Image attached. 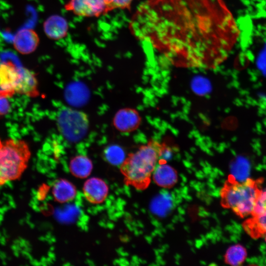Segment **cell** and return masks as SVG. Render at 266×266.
Segmentation results:
<instances>
[{"instance_id": "obj_22", "label": "cell", "mask_w": 266, "mask_h": 266, "mask_svg": "<svg viewBox=\"0 0 266 266\" xmlns=\"http://www.w3.org/2000/svg\"><path fill=\"white\" fill-rule=\"evenodd\" d=\"M1 145H2V143L1 142V141H0V146H1Z\"/></svg>"}, {"instance_id": "obj_14", "label": "cell", "mask_w": 266, "mask_h": 266, "mask_svg": "<svg viewBox=\"0 0 266 266\" xmlns=\"http://www.w3.org/2000/svg\"><path fill=\"white\" fill-rule=\"evenodd\" d=\"M43 27L46 36L51 39H60L67 34V22L60 15H53L47 18L43 24Z\"/></svg>"}, {"instance_id": "obj_13", "label": "cell", "mask_w": 266, "mask_h": 266, "mask_svg": "<svg viewBox=\"0 0 266 266\" xmlns=\"http://www.w3.org/2000/svg\"><path fill=\"white\" fill-rule=\"evenodd\" d=\"M154 182L159 186L170 188L177 182V173L170 166L162 160L157 165L152 176Z\"/></svg>"}, {"instance_id": "obj_18", "label": "cell", "mask_w": 266, "mask_h": 266, "mask_svg": "<svg viewBox=\"0 0 266 266\" xmlns=\"http://www.w3.org/2000/svg\"><path fill=\"white\" fill-rule=\"evenodd\" d=\"M247 256L245 248L240 244L230 246L224 256L225 262L231 266H239L244 262Z\"/></svg>"}, {"instance_id": "obj_11", "label": "cell", "mask_w": 266, "mask_h": 266, "mask_svg": "<svg viewBox=\"0 0 266 266\" xmlns=\"http://www.w3.org/2000/svg\"><path fill=\"white\" fill-rule=\"evenodd\" d=\"M38 80L35 74L25 67H19L15 93L30 97H36L39 95Z\"/></svg>"}, {"instance_id": "obj_15", "label": "cell", "mask_w": 266, "mask_h": 266, "mask_svg": "<svg viewBox=\"0 0 266 266\" xmlns=\"http://www.w3.org/2000/svg\"><path fill=\"white\" fill-rule=\"evenodd\" d=\"M65 96L69 103L78 106L87 102L89 97V93L84 85L79 82H74L67 86Z\"/></svg>"}, {"instance_id": "obj_17", "label": "cell", "mask_w": 266, "mask_h": 266, "mask_svg": "<svg viewBox=\"0 0 266 266\" xmlns=\"http://www.w3.org/2000/svg\"><path fill=\"white\" fill-rule=\"evenodd\" d=\"M93 168L91 160L87 156L78 155L73 157L69 163L71 173L79 178H86L91 173Z\"/></svg>"}, {"instance_id": "obj_1", "label": "cell", "mask_w": 266, "mask_h": 266, "mask_svg": "<svg viewBox=\"0 0 266 266\" xmlns=\"http://www.w3.org/2000/svg\"><path fill=\"white\" fill-rule=\"evenodd\" d=\"M129 26L138 41L171 65L185 68H216L239 34L223 0H146Z\"/></svg>"}, {"instance_id": "obj_2", "label": "cell", "mask_w": 266, "mask_h": 266, "mask_svg": "<svg viewBox=\"0 0 266 266\" xmlns=\"http://www.w3.org/2000/svg\"><path fill=\"white\" fill-rule=\"evenodd\" d=\"M168 151L166 144L150 140L130 154L121 167L126 183L138 190L147 188L157 165Z\"/></svg>"}, {"instance_id": "obj_9", "label": "cell", "mask_w": 266, "mask_h": 266, "mask_svg": "<svg viewBox=\"0 0 266 266\" xmlns=\"http://www.w3.org/2000/svg\"><path fill=\"white\" fill-rule=\"evenodd\" d=\"M40 39L33 29L24 28L19 30L13 39L14 49L19 53L28 55L33 53L39 45Z\"/></svg>"}, {"instance_id": "obj_20", "label": "cell", "mask_w": 266, "mask_h": 266, "mask_svg": "<svg viewBox=\"0 0 266 266\" xmlns=\"http://www.w3.org/2000/svg\"><path fill=\"white\" fill-rule=\"evenodd\" d=\"M109 12L114 9L130 10L133 2L134 0H103Z\"/></svg>"}, {"instance_id": "obj_21", "label": "cell", "mask_w": 266, "mask_h": 266, "mask_svg": "<svg viewBox=\"0 0 266 266\" xmlns=\"http://www.w3.org/2000/svg\"><path fill=\"white\" fill-rule=\"evenodd\" d=\"M6 99L0 97V116L6 114L9 111V104Z\"/></svg>"}, {"instance_id": "obj_7", "label": "cell", "mask_w": 266, "mask_h": 266, "mask_svg": "<svg viewBox=\"0 0 266 266\" xmlns=\"http://www.w3.org/2000/svg\"><path fill=\"white\" fill-rule=\"evenodd\" d=\"M251 215L243 224L244 231L253 238L266 235V196L259 198Z\"/></svg>"}, {"instance_id": "obj_6", "label": "cell", "mask_w": 266, "mask_h": 266, "mask_svg": "<svg viewBox=\"0 0 266 266\" xmlns=\"http://www.w3.org/2000/svg\"><path fill=\"white\" fill-rule=\"evenodd\" d=\"M64 7L66 11L84 17H99L109 12L103 0H68Z\"/></svg>"}, {"instance_id": "obj_10", "label": "cell", "mask_w": 266, "mask_h": 266, "mask_svg": "<svg viewBox=\"0 0 266 266\" xmlns=\"http://www.w3.org/2000/svg\"><path fill=\"white\" fill-rule=\"evenodd\" d=\"M141 118L137 111L131 108H124L119 110L113 118L115 128L122 133H130L139 126Z\"/></svg>"}, {"instance_id": "obj_4", "label": "cell", "mask_w": 266, "mask_h": 266, "mask_svg": "<svg viewBox=\"0 0 266 266\" xmlns=\"http://www.w3.org/2000/svg\"><path fill=\"white\" fill-rule=\"evenodd\" d=\"M31 152L26 142L9 139L0 147V186L18 179L27 167Z\"/></svg>"}, {"instance_id": "obj_3", "label": "cell", "mask_w": 266, "mask_h": 266, "mask_svg": "<svg viewBox=\"0 0 266 266\" xmlns=\"http://www.w3.org/2000/svg\"><path fill=\"white\" fill-rule=\"evenodd\" d=\"M262 179L243 181L229 175L221 189V204L241 218L251 215L262 192Z\"/></svg>"}, {"instance_id": "obj_19", "label": "cell", "mask_w": 266, "mask_h": 266, "mask_svg": "<svg viewBox=\"0 0 266 266\" xmlns=\"http://www.w3.org/2000/svg\"><path fill=\"white\" fill-rule=\"evenodd\" d=\"M104 156L110 164L115 166L121 165L126 159L124 150L117 145L107 147L104 151Z\"/></svg>"}, {"instance_id": "obj_8", "label": "cell", "mask_w": 266, "mask_h": 266, "mask_svg": "<svg viewBox=\"0 0 266 266\" xmlns=\"http://www.w3.org/2000/svg\"><path fill=\"white\" fill-rule=\"evenodd\" d=\"M18 74L19 67L13 62L0 63V97L10 98L14 95Z\"/></svg>"}, {"instance_id": "obj_16", "label": "cell", "mask_w": 266, "mask_h": 266, "mask_svg": "<svg viewBox=\"0 0 266 266\" xmlns=\"http://www.w3.org/2000/svg\"><path fill=\"white\" fill-rule=\"evenodd\" d=\"M53 195L57 201L65 203L72 200L76 193L75 186L66 179H60L54 185Z\"/></svg>"}, {"instance_id": "obj_12", "label": "cell", "mask_w": 266, "mask_h": 266, "mask_svg": "<svg viewBox=\"0 0 266 266\" xmlns=\"http://www.w3.org/2000/svg\"><path fill=\"white\" fill-rule=\"evenodd\" d=\"M83 192L88 201L93 203H100L104 201L108 193V187L101 179L92 177L84 183Z\"/></svg>"}, {"instance_id": "obj_5", "label": "cell", "mask_w": 266, "mask_h": 266, "mask_svg": "<svg viewBox=\"0 0 266 266\" xmlns=\"http://www.w3.org/2000/svg\"><path fill=\"white\" fill-rule=\"evenodd\" d=\"M87 115L70 108L62 109L58 113L57 126L64 137L71 142H77L83 138L89 128Z\"/></svg>"}]
</instances>
